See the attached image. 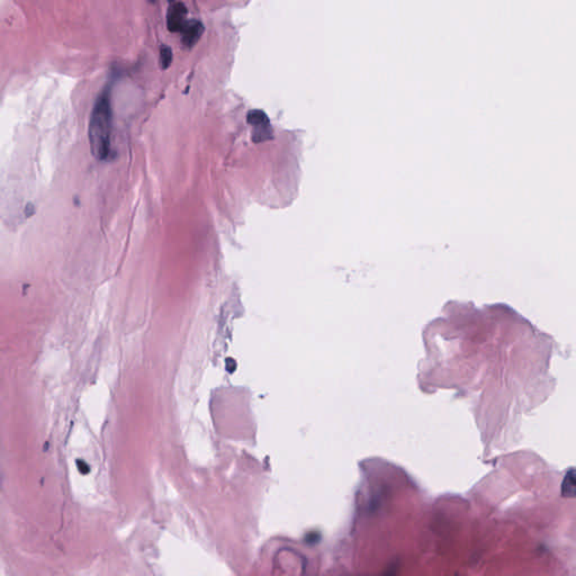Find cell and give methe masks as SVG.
Here are the masks:
<instances>
[{
    "instance_id": "cell-1",
    "label": "cell",
    "mask_w": 576,
    "mask_h": 576,
    "mask_svg": "<svg viewBox=\"0 0 576 576\" xmlns=\"http://www.w3.org/2000/svg\"><path fill=\"white\" fill-rule=\"evenodd\" d=\"M112 105L110 89L98 96L89 121V143L92 155L97 160H106L110 155Z\"/></svg>"
},
{
    "instance_id": "cell-2",
    "label": "cell",
    "mask_w": 576,
    "mask_h": 576,
    "mask_svg": "<svg viewBox=\"0 0 576 576\" xmlns=\"http://www.w3.org/2000/svg\"><path fill=\"white\" fill-rule=\"evenodd\" d=\"M247 122L252 127V141L262 143L273 139V127L268 118L267 114L260 110H250L247 116Z\"/></svg>"
},
{
    "instance_id": "cell-3",
    "label": "cell",
    "mask_w": 576,
    "mask_h": 576,
    "mask_svg": "<svg viewBox=\"0 0 576 576\" xmlns=\"http://www.w3.org/2000/svg\"><path fill=\"white\" fill-rule=\"evenodd\" d=\"M187 7L185 3L176 1L171 3L167 14V26L171 32H181L188 22Z\"/></svg>"
},
{
    "instance_id": "cell-4",
    "label": "cell",
    "mask_w": 576,
    "mask_h": 576,
    "mask_svg": "<svg viewBox=\"0 0 576 576\" xmlns=\"http://www.w3.org/2000/svg\"><path fill=\"white\" fill-rule=\"evenodd\" d=\"M203 32H204V25L201 21H197V19L188 21L186 25L184 26L183 31H181V33H183V45L187 47L195 45L202 36Z\"/></svg>"
},
{
    "instance_id": "cell-5",
    "label": "cell",
    "mask_w": 576,
    "mask_h": 576,
    "mask_svg": "<svg viewBox=\"0 0 576 576\" xmlns=\"http://www.w3.org/2000/svg\"><path fill=\"white\" fill-rule=\"evenodd\" d=\"M575 492V477L573 471L567 474L565 477V482L563 483V494L568 498H573Z\"/></svg>"
},
{
    "instance_id": "cell-6",
    "label": "cell",
    "mask_w": 576,
    "mask_h": 576,
    "mask_svg": "<svg viewBox=\"0 0 576 576\" xmlns=\"http://www.w3.org/2000/svg\"><path fill=\"white\" fill-rule=\"evenodd\" d=\"M171 61H173V51L171 47L167 45L161 47L160 50V64L162 69H167L171 66Z\"/></svg>"
},
{
    "instance_id": "cell-7",
    "label": "cell",
    "mask_w": 576,
    "mask_h": 576,
    "mask_svg": "<svg viewBox=\"0 0 576 576\" xmlns=\"http://www.w3.org/2000/svg\"><path fill=\"white\" fill-rule=\"evenodd\" d=\"M76 465L79 473H80L82 475H88L89 473H90V466H89L88 464L86 463L85 460H77Z\"/></svg>"
}]
</instances>
